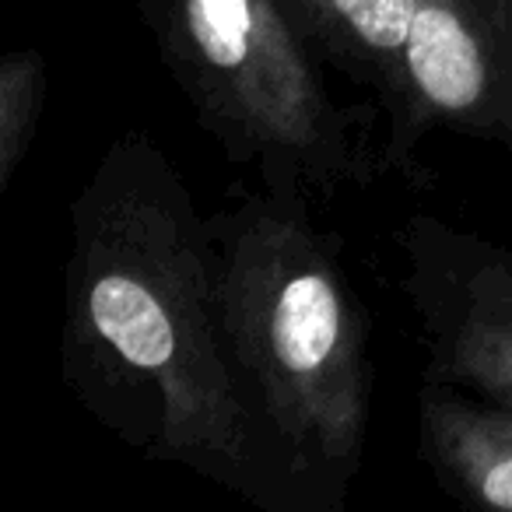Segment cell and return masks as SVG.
<instances>
[{
  "label": "cell",
  "mask_w": 512,
  "mask_h": 512,
  "mask_svg": "<svg viewBox=\"0 0 512 512\" xmlns=\"http://www.w3.org/2000/svg\"><path fill=\"white\" fill-rule=\"evenodd\" d=\"M64 376L144 460L292 512L228 351L211 218L144 130L102 151L71 204Z\"/></svg>",
  "instance_id": "6da1fadb"
},
{
  "label": "cell",
  "mask_w": 512,
  "mask_h": 512,
  "mask_svg": "<svg viewBox=\"0 0 512 512\" xmlns=\"http://www.w3.org/2000/svg\"><path fill=\"white\" fill-rule=\"evenodd\" d=\"M309 207L260 186L214 214V271L228 351L288 509L337 512L369 442V316Z\"/></svg>",
  "instance_id": "7a4b0ae2"
},
{
  "label": "cell",
  "mask_w": 512,
  "mask_h": 512,
  "mask_svg": "<svg viewBox=\"0 0 512 512\" xmlns=\"http://www.w3.org/2000/svg\"><path fill=\"white\" fill-rule=\"evenodd\" d=\"M165 71L228 162L313 204L376 176L372 109L344 106L281 0H141Z\"/></svg>",
  "instance_id": "3957f363"
},
{
  "label": "cell",
  "mask_w": 512,
  "mask_h": 512,
  "mask_svg": "<svg viewBox=\"0 0 512 512\" xmlns=\"http://www.w3.org/2000/svg\"><path fill=\"white\" fill-rule=\"evenodd\" d=\"M320 60L369 95L386 155L418 176L428 137L512 162V0H281Z\"/></svg>",
  "instance_id": "277c9868"
},
{
  "label": "cell",
  "mask_w": 512,
  "mask_h": 512,
  "mask_svg": "<svg viewBox=\"0 0 512 512\" xmlns=\"http://www.w3.org/2000/svg\"><path fill=\"white\" fill-rule=\"evenodd\" d=\"M397 246L428 379L512 407V246L421 211Z\"/></svg>",
  "instance_id": "5b68a950"
},
{
  "label": "cell",
  "mask_w": 512,
  "mask_h": 512,
  "mask_svg": "<svg viewBox=\"0 0 512 512\" xmlns=\"http://www.w3.org/2000/svg\"><path fill=\"white\" fill-rule=\"evenodd\" d=\"M421 460L453 498L512 512V407L425 379L418 397Z\"/></svg>",
  "instance_id": "8992f818"
},
{
  "label": "cell",
  "mask_w": 512,
  "mask_h": 512,
  "mask_svg": "<svg viewBox=\"0 0 512 512\" xmlns=\"http://www.w3.org/2000/svg\"><path fill=\"white\" fill-rule=\"evenodd\" d=\"M46 102V60L36 50H11L0 57V190L22 172L32 151Z\"/></svg>",
  "instance_id": "52a82bcc"
}]
</instances>
